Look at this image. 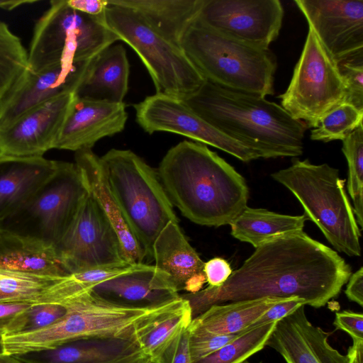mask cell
<instances>
[{
  "instance_id": "9c48e42d",
  "label": "cell",
  "mask_w": 363,
  "mask_h": 363,
  "mask_svg": "<svg viewBox=\"0 0 363 363\" xmlns=\"http://www.w3.org/2000/svg\"><path fill=\"white\" fill-rule=\"evenodd\" d=\"M62 303L67 312L54 324L33 332L3 335L4 354L18 355L46 350L83 338L123 336L152 309L114 306L95 298L89 291Z\"/></svg>"
},
{
  "instance_id": "7c38bea8",
  "label": "cell",
  "mask_w": 363,
  "mask_h": 363,
  "mask_svg": "<svg viewBox=\"0 0 363 363\" xmlns=\"http://www.w3.org/2000/svg\"><path fill=\"white\" fill-rule=\"evenodd\" d=\"M55 248L69 274L128 263L116 232L89 192Z\"/></svg>"
},
{
  "instance_id": "681fc988",
  "label": "cell",
  "mask_w": 363,
  "mask_h": 363,
  "mask_svg": "<svg viewBox=\"0 0 363 363\" xmlns=\"http://www.w3.org/2000/svg\"><path fill=\"white\" fill-rule=\"evenodd\" d=\"M4 354V349L3 345V335L0 334V355Z\"/></svg>"
},
{
  "instance_id": "f907efd6",
  "label": "cell",
  "mask_w": 363,
  "mask_h": 363,
  "mask_svg": "<svg viewBox=\"0 0 363 363\" xmlns=\"http://www.w3.org/2000/svg\"><path fill=\"white\" fill-rule=\"evenodd\" d=\"M242 363H251V362H247V361L246 360V361L243 362ZM259 363H262V362H259Z\"/></svg>"
},
{
  "instance_id": "d6a6232c",
  "label": "cell",
  "mask_w": 363,
  "mask_h": 363,
  "mask_svg": "<svg viewBox=\"0 0 363 363\" xmlns=\"http://www.w3.org/2000/svg\"><path fill=\"white\" fill-rule=\"evenodd\" d=\"M342 141V152L348 165L347 188L352 198L357 223L363 228V125L360 124Z\"/></svg>"
},
{
  "instance_id": "b9f144b4",
  "label": "cell",
  "mask_w": 363,
  "mask_h": 363,
  "mask_svg": "<svg viewBox=\"0 0 363 363\" xmlns=\"http://www.w3.org/2000/svg\"><path fill=\"white\" fill-rule=\"evenodd\" d=\"M203 272L210 287H219L229 278L233 272L230 264L224 259L214 257L204 262Z\"/></svg>"
},
{
  "instance_id": "d590c367",
  "label": "cell",
  "mask_w": 363,
  "mask_h": 363,
  "mask_svg": "<svg viewBox=\"0 0 363 363\" xmlns=\"http://www.w3.org/2000/svg\"><path fill=\"white\" fill-rule=\"evenodd\" d=\"M67 312V307L64 303H34L14 318L4 335L26 333L43 329L60 320Z\"/></svg>"
},
{
  "instance_id": "f6af8a7d",
  "label": "cell",
  "mask_w": 363,
  "mask_h": 363,
  "mask_svg": "<svg viewBox=\"0 0 363 363\" xmlns=\"http://www.w3.org/2000/svg\"><path fill=\"white\" fill-rule=\"evenodd\" d=\"M345 294L347 298L361 307L363 306V268L352 273L348 279Z\"/></svg>"
},
{
  "instance_id": "8fae6325",
  "label": "cell",
  "mask_w": 363,
  "mask_h": 363,
  "mask_svg": "<svg viewBox=\"0 0 363 363\" xmlns=\"http://www.w3.org/2000/svg\"><path fill=\"white\" fill-rule=\"evenodd\" d=\"M308 28L291 82L279 99L294 119L313 128L324 115L345 103L346 92L337 64Z\"/></svg>"
},
{
  "instance_id": "7a4b0ae2",
  "label": "cell",
  "mask_w": 363,
  "mask_h": 363,
  "mask_svg": "<svg viewBox=\"0 0 363 363\" xmlns=\"http://www.w3.org/2000/svg\"><path fill=\"white\" fill-rule=\"evenodd\" d=\"M157 173L172 205L194 223L230 225L247 206L245 179L206 145L178 143L167 151Z\"/></svg>"
},
{
  "instance_id": "ba28073f",
  "label": "cell",
  "mask_w": 363,
  "mask_h": 363,
  "mask_svg": "<svg viewBox=\"0 0 363 363\" xmlns=\"http://www.w3.org/2000/svg\"><path fill=\"white\" fill-rule=\"evenodd\" d=\"M118 40L104 18L77 11L67 0H52L35 25L28 52L29 69L88 62Z\"/></svg>"
},
{
  "instance_id": "484cf974",
  "label": "cell",
  "mask_w": 363,
  "mask_h": 363,
  "mask_svg": "<svg viewBox=\"0 0 363 363\" xmlns=\"http://www.w3.org/2000/svg\"><path fill=\"white\" fill-rule=\"evenodd\" d=\"M0 269L33 275H69L54 245L0 229Z\"/></svg>"
},
{
  "instance_id": "7402d4cb",
  "label": "cell",
  "mask_w": 363,
  "mask_h": 363,
  "mask_svg": "<svg viewBox=\"0 0 363 363\" xmlns=\"http://www.w3.org/2000/svg\"><path fill=\"white\" fill-rule=\"evenodd\" d=\"M165 272L178 292L194 294L206 282L204 262L188 242L179 222L169 223L155 239L151 262Z\"/></svg>"
},
{
  "instance_id": "ac0fdd59",
  "label": "cell",
  "mask_w": 363,
  "mask_h": 363,
  "mask_svg": "<svg viewBox=\"0 0 363 363\" xmlns=\"http://www.w3.org/2000/svg\"><path fill=\"white\" fill-rule=\"evenodd\" d=\"M89 293L114 306L140 309L154 308L180 296L165 272L146 263L98 284Z\"/></svg>"
},
{
  "instance_id": "4dcf8cb0",
  "label": "cell",
  "mask_w": 363,
  "mask_h": 363,
  "mask_svg": "<svg viewBox=\"0 0 363 363\" xmlns=\"http://www.w3.org/2000/svg\"><path fill=\"white\" fill-rule=\"evenodd\" d=\"M61 278L0 269V302L38 303Z\"/></svg>"
},
{
  "instance_id": "60d3db41",
  "label": "cell",
  "mask_w": 363,
  "mask_h": 363,
  "mask_svg": "<svg viewBox=\"0 0 363 363\" xmlns=\"http://www.w3.org/2000/svg\"><path fill=\"white\" fill-rule=\"evenodd\" d=\"M333 325L336 329L347 333L353 342L363 340V315L350 311L335 313Z\"/></svg>"
},
{
  "instance_id": "ab89813d",
  "label": "cell",
  "mask_w": 363,
  "mask_h": 363,
  "mask_svg": "<svg viewBox=\"0 0 363 363\" xmlns=\"http://www.w3.org/2000/svg\"><path fill=\"white\" fill-rule=\"evenodd\" d=\"M303 305L306 306L305 301L298 296L279 302L269 308L248 329L251 330L269 323L277 322Z\"/></svg>"
},
{
  "instance_id": "2e32d148",
  "label": "cell",
  "mask_w": 363,
  "mask_h": 363,
  "mask_svg": "<svg viewBox=\"0 0 363 363\" xmlns=\"http://www.w3.org/2000/svg\"><path fill=\"white\" fill-rule=\"evenodd\" d=\"M75 99L69 93L44 102L0 129V157H43L54 149Z\"/></svg>"
},
{
  "instance_id": "7bdbcfd3",
  "label": "cell",
  "mask_w": 363,
  "mask_h": 363,
  "mask_svg": "<svg viewBox=\"0 0 363 363\" xmlns=\"http://www.w3.org/2000/svg\"><path fill=\"white\" fill-rule=\"evenodd\" d=\"M35 303L0 302V334L4 335L11 322Z\"/></svg>"
},
{
  "instance_id": "5b68a950",
  "label": "cell",
  "mask_w": 363,
  "mask_h": 363,
  "mask_svg": "<svg viewBox=\"0 0 363 363\" xmlns=\"http://www.w3.org/2000/svg\"><path fill=\"white\" fill-rule=\"evenodd\" d=\"M271 176L295 196L306 220L317 225L337 251L361 256V229L337 169L293 157L289 167Z\"/></svg>"
},
{
  "instance_id": "83f0119b",
  "label": "cell",
  "mask_w": 363,
  "mask_h": 363,
  "mask_svg": "<svg viewBox=\"0 0 363 363\" xmlns=\"http://www.w3.org/2000/svg\"><path fill=\"white\" fill-rule=\"evenodd\" d=\"M107 2L133 10L162 36L179 45L183 34L199 16L205 0H107Z\"/></svg>"
},
{
  "instance_id": "8992f818",
  "label": "cell",
  "mask_w": 363,
  "mask_h": 363,
  "mask_svg": "<svg viewBox=\"0 0 363 363\" xmlns=\"http://www.w3.org/2000/svg\"><path fill=\"white\" fill-rule=\"evenodd\" d=\"M108 186L151 262L153 243L170 222H179L155 169L129 150L111 149L100 157Z\"/></svg>"
},
{
  "instance_id": "f1b7e54d",
  "label": "cell",
  "mask_w": 363,
  "mask_h": 363,
  "mask_svg": "<svg viewBox=\"0 0 363 363\" xmlns=\"http://www.w3.org/2000/svg\"><path fill=\"white\" fill-rule=\"evenodd\" d=\"M289 298L267 296L215 304L194 318L191 323L211 333H237L248 329L272 306Z\"/></svg>"
},
{
  "instance_id": "30bf717a",
  "label": "cell",
  "mask_w": 363,
  "mask_h": 363,
  "mask_svg": "<svg viewBox=\"0 0 363 363\" xmlns=\"http://www.w3.org/2000/svg\"><path fill=\"white\" fill-rule=\"evenodd\" d=\"M89 191L75 163L60 162L53 174L0 229L55 247L73 221Z\"/></svg>"
},
{
  "instance_id": "f546056e",
  "label": "cell",
  "mask_w": 363,
  "mask_h": 363,
  "mask_svg": "<svg viewBox=\"0 0 363 363\" xmlns=\"http://www.w3.org/2000/svg\"><path fill=\"white\" fill-rule=\"evenodd\" d=\"M305 216L280 214L265 208L247 206L230 223V234L237 240L257 247L286 234L301 231Z\"/></svg>"
},
{
  "instance_id": "5bb4252c",
  "label": "cell",
  "mask_w": 363,
  "mask_h": 363,
  "mask_svg": "<svg viewBox=\"0 0 363 363\" xmlns=\"http://www.w3.org/2000/svg\"><path fill=\"white\" fill-rule=\"evenodd\" d=\"M283 17L279 0H205L199 15L211 28L262 49L278 37Z\"/></svg>"
},
{
  "instance_id": "ffe728a7",
  "label": "cell",
  "mask_w": 363,
  "mask_h": 363,
  "mask_svg": "<svg viewBox=\"0 0 363 363\" xmlns=\"http://www.w3.org/2000/svg\"><path fill=\"white\" fill-rule=\"evenodd\" d=\"M127 119L123 102L91 101L75 95L55 149L91 150L99 140L123 131Z\"/></svg>"
},
{
  "instance_id": "1f68e13d",
  "label": "cell",
  "mask_w": 363,
  "mask_h": 363,
  "mask_svg": "<svg viewBox=\"0 0 363 363\" xmlns=\"http://www.w3.org/2000/svg\"><path fill=\"white\" fill-rule=\"evenodd\" d=\"M28 67V52L21 39L0 22V99Z\"/></svg>"
},
{
  "instance_id": "277c9868",
  "label": "cell",
  "mask_w": 363,
  "mask_h": 363,
  "mask_svg": "<svg viewBox=\"0 0 363 363\" xmlns=\"http://www.w3.org/2000/svg\"><path fill=\"white\" fill-rule=\"evenodd\" d=\"M179 45L206 81L263 97L274 94L277 64L269 49L223 34L199 16L185 30Z\"/></svg>"
},
{
  "instance_id": "6da1fadb",
  "label": "cell",
  "mask_w": 363,
  "mask_h": 363,
  "mask_svg": "<svg viewBox=\"0 0 363 363\" xmlns=\"http://www.w3.org/2000/svg\"><path fill=\"white\" fill-rule=\"evenodd\" d=\"M351 274L336 251L301 230L256 247L222 286L181 296L189 301L193 318L215 304L267 296H298L319 308L339 295Z\"/></svg>"
},
{
  "instance_id": "d4e9b609",
  "label": "cell",
  "mask_w": 363,
  "mask_h": 363,
  "mask_svg": "<svg viewBox=\"0 0 363 363\" xmlns=\"http://www.w3.org/2000/svg\"><path fill=\"white\" fill-rule=\"evenodd\" d=\"M129 73L125 48L112 45L91 61L75 95L91 101L123 103L128 90Z\"/></svg>"
},
{
  "instance_id": "4fadbf2b",
  "label": "cell",
  "mask_w": 363,
  "mask_h": 363,
  "mask_svg": "<svg viewBox=\"0 0 363 363\" xmlns=\"http://www.w3.org/2000/svg\"><path fill=\"white\" fill-rule=\"evenodd\" d=\"M133 106L136 122L149 134L159 131L177 133L220 149L244 162L260 158L256 152L214 128L182 99L156 93Z\"/></svg>"
},
{
  "instance_id": "f35d334b",
  "label": "cell",
  "mask_w": 363,
  "mask_h": 363,
  "mask_svg": "<svg viewBox=\"0 0 363 363\" xmlns=\"http://www.w3.org/2000/svg\"><path fill=\"white\" fill-rule=\"evenodd\" d=\"M189 327L184 328L167 340L151 357L152 363H192Z\"/></svg>"
},
{
  "instance_id": "4316f807",
  "label": "cell",
  "mask_w": 363,
  "mask_h": 363,
  "mask_svg": "<svg viewBox=\"0 0 363 363\" xmlns=\"http://www.w3.org/2000/svg\"><path fill=\"white\" fill-rule=\"evenodd\" d=\"M192 320L191 306L180 296L145 313L128 329L127 335L150 359L174 335L189 327Z\"/></svg>"
},
{
  "instance_id": "816d5d0a",
  "label": "cell",
  "mask_w": 363,
  "mask_h": 363,
  "mask_svg": "<svg viewBox=\"0 0 363 363\" xmlns=\"http://www.w3.org/2000/svg\"><path fill=\"white\" fill-rule=\"evenodd\" d=\"M144 363H152L150 361H147L146 362H144Z\"/></svg>"
},
{
  "instance_id": "d6986e66",
  "label": "cell",
  "mask_w": 363,
  "mask_h": 363,
  "mask_svg": "<svg viewBox=\"0 0 363 363\" xmlns=\"http://www.w3.org/2000/svg\"><path fill=\"white\" fill-rule=\"evenodd\" d=\"M305 306L277 321L266 346L286 363H348L347 355L328 342L329 334L308 320Z\"/></svg>"
},
{
  "instance_id": "cb8c5ba5",
  "label": "cell",
  "mask_w": 363,
  "mask_h": 363,
  "mask_svg": "<svg viewBox=\"0 0 363 363\" xmlns=\"http://www.w3.org/2000/svg\"><path fill=\"white\" fill-rule=\"evenodd\" d=\"M57 164L43 156L0 157V223L34 194Z\"/></svg>"
},
{
  "instance_id": "8d00e7d4",
  "label": "cell",
  "mask_w": 363,
  "mask_h": 363,
  "mask_svg": "<svg viewBox=\"0 0 363 363\" xmlns=\"http://www.w3.org/2000/svg\"><path fill=\"white\" fill-rule=\"evenodd\" d=\"M189 330V346L193 363L215 352L249 330L233 334H214L206 332L191 323Z\"/></svg>"
},
{
  "instance_id": "836d02e7",
  "label": "cell",
  "mask_w": 363,
  "mask_h": 363,
  "mask_svg": "<svg viewBox=\"0 0 363 363\" xmlns=\"http://www.w3.org/2000/svg\"><path fill=\"white\" fill-rule=\"evenodd\" d=\"M277 323L249 330L215 352L193 363H242L266 347Z\"/></svg>"
},
{
  "instance_id": "74e56055",
  "label": "cell",
  "mask_w": 363,
  "mask_h": 363,
  "mask_svg": "<svg viewBox=\"0 0 363 363\" xmlns=\"http://www.w3.org/2000/svg\"><path fill=\"white\" fill-rule=\"evenodd\" d=\"M336 64L345 89V103L363 111V55Z\"/></svg>"
},
{
  "instance_id": "52a82bcc",
  "label": "cell",
  "mask_w": 363,
  "mask_h": 363,
  "mask_svg": "<svg viewBox=\"0 0 363 363\" xmlns=\"http://www.w3.org/2000/svg\"><path fill=\"white\" fill-rule=\"evenodd\" d=\"M104 22L138 54L156 93L183 100L206 81L179 45L162 36L133 10L108 4Z\"/></svg>"
},
{
  "instance_id": "e575fe53",
  "label": "cell",
  "mask_w": 363,
  "mask_h": 363,
  "mask_svg": "<svg viewBox=\"0 0 363 363\" xmlns=\"http://www.w3.org/2000/svg\"><path fill=\"white\" fill-rule=\"evenodd\" d=\"M363 111L349 104H342L324 115L311 128L310 138L324 143L344 140L362 124Z\"/></svg>"
},
{
  "instance_id": "44dd1931",
  "label": "cell",
  "mask_w": 363,
  "mask_h": 363,
  "mask_svg": "<svg viewBox=\"0 0 363 363\" xmlns=\"http://www.w3.org/2000/svg\"><path fill=\"white\" fill-rule=\"evenodd\" d=\"M14 356L23 363H144L150 361L127 334L79 339L52 349Z\"/></svg>"
},
{
  "instance_id": "c3c4849f",
  "label": "cell",
  "mask_w": 363,
  "mask_h": 363,
  "mask_svg": "<svg viewBox=\"0 0 363 363\" xmlns=\"http://www.w3.org/2000/svg\"><path fill=\"white\" fill-rule=\"evenodd\" d=\"M0 363H23L14 355L2 354L0 355Z\"/></svg>"
},
{
  "instance_id": "7dc6e473",
  "label": "cell",
  "mask_w": 363,
  "mask_h": 363,
  "mask_svg": "<svg viewBox=\"0 0 363 363\" xmlns=\"http://www.w3.org/2000/svg\"><path fill=\"white\" fill-rule=\"evenodd\" d=\"M38 1L35 0H9V1H0V8L11 11L21 5L33 4Z\"/></svg>"
},
{
  "instance_id": "603a6c76",
  "label": "cell",
  "mask_w": 363,
  "mask_h": 363,
  "mask_svg": "<svg viewBox=\"0 0 363 363\" xmlns=\"http://www.w3.org/2000/svg\"><path fill=\"white\" fill-rule=\"evenodd\" d=\"M75 164L89 192L116 232L128 263H144L145 253L129 226L106 182L100 157L91 150L75 152Z\"/></svg>"
},
{
  "instance_id": "bcb514c9",
  "label": "cell",
  "mask_w": 363,
  "mask_h": 363,
  "mask_svg": "<svg viewBox=\"0 0 363 363\" xmlns=\"http://www.w3.org/2000/svg\"><path fill=\"white\" fill-rule=\"evenodd\" d=\"M346 355L348 363H363V340L352 342Z\"/></svg>"
},
{
  "instance_id": "e0dca14e",
  "label": "cell",
  "mask_w": 363,
  "mask_h": 363,
  "mask_svg": "<svg viewBox=\"0 0 363 363\" xmlns=\"http://www.w3.org/2000/svg\"><path fill=\"white\" fill-rule=\"evenodd\" d=\"M91 60L58 63L37 71L28 67L0 99V129L44 102L75 93Z\"/></svg>"
},
{
  "instance_id": "9a60e30c",
  "label": "cell",
  "mask_w": 363,
  "mask_h": 363,
  "mask_svg": "<svg viewBox=\"0 0 363 363\" xmlns=\"http://www.w3.org/2000/svg\"><path fill=\"white\" fill-rule=\"evenodd\" d=\"M335 61L363 55V0H295Z\"/></svg>"
},
{
  "instance_id": "3957f363",
  "label": "cell",
  "mask_w": 363,
  "mask_h": 363,
  "mask_svg": "<svg viewBox=\"0 0 363 363\" xmlns=\"http://www.w3.org/2000/svg\"><path fill=\"white\" fill-rule=\"evenodd\" d=\"M183 101L214 128L261 158L303 154L306 124L265 97L206 81Z\"/></svg>"
},
{
  "instance_id": "ee69618b",
  "label": "cell",
  "mask_w": 363,
  "mask_h": 363,
  "mask_svg": "<svg viewBox=\"0 0 363 363\" xmlns=\"http://www.w3.org/2000/svg\"><path fill=\"white\" fill-rule=\"evenodd\" d=\"M72 9L86 15L104 18L107 0H67Z\"/></svg>"
}]
</instances>
